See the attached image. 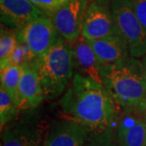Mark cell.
<instances>
[{
    "mask_svg": "<svg viewBox=\"0 0 146 146\" xmlns=\"http://www.w3.org/2000/svg\"><path fill=\"white\" fill-rule=\"evenodd\" d=\"M59 105L64 113L92 133L112 127L119 115V106L104 85L79 73H75Z\"/></svg>",
    "mask_w": 146,
    "mask_h": 146,
    "instance_id": "obj_1",
    "label": "cell"
},
{
    "mask_svg": "<svg viewBox=\"0 0 146 146\" xmlns=\"http://www.w3.org/2000/svg\"><path fill=\"white\" fill-rule=\"evenodd\" d=\"M102 84L115 102L125 112L145 114L146 68L143 61L131 56L102 65Z\"/></svg>",
    "mask_w": 146,
    "mask_h": 146,
    "instance_id": "obj_2",
    "label": "cell"
},
{
    "mask_svg": "<svg viewBox=\"0 0 146 146\" xmlns=\"http://www.w3.org/2000/svg\"><path fill=\"white\" fill-rule=\"evenodd\" d=\"M42 84L45 99L57 98L66 92L75 75V57L71 43L62 36L31 64Z\"/></svg>",
    "mask_w": 146,
    "mask_h": 146,
    "instance_id": "obj_3",
    "label": "cell"
},
{
    "mask_svg": "<svg viewBox=\"0 0 146 146\" xmlns=\"http://www.w3.org/2000/svg\"><path fill=\"white\" fill-rule=\"evenodd\" d=\"M110 11L121 36L127 44L131 57L146 55V30L139 21L129 0H112Z\"/></svg>",
    "mask_w": 146,
    "mask_h": 146,
    "instance_id": "obj_4",
    "label": "cell"
},
{
    "mask_svg": "<svg viewBox=\"0 0 146 146\" xmlns=\"http://www.w3.org/2000/svg\"><path fill=\"white\" fill-rule=\"evenodd\" d=\"M16 33L18 42L27 45L36 57L46 52L61 36L46 15L28 23Z\"/></svg>",
    "mask_w": 146,
    "mask_h": 146,
    "instance_id": "obj_5",
    "label": "cell"
},
{
    "mask_svg": "<svg viewBox=\"0 0 146 146\" xmlns=\"http://www.w3.org/2000/svg\"><path fill=\"white\" fill-rule=\"evenodd\" d=\"M88 0H71L50 16L59 35L69 43L81 36Z\"/></svg>",
    "mask_w": 146,
    "mask_h": 146,
    "instance_id": "obj_6",
    "label": "cell"
},
{
    "mask_svg": "<svg viewBox=\"0 0 146 146\" xmlns=\"http://www.w3.org/2000/svg\"><path fill=\"white\" fill-rule=\"evenodd\" d=\"M120 33L111 14L110 7L103 0L93 1L87 9L81 36L92 41Z\"/></svg>",
    "mask_w": 146,
    "mask_h": 146,
    "instance_id": "obj_7",
    "label": "cell"
},
{
    "mask_svg": "<svg viewBox=\"0 0 146 146\" xmlns=\"http://www.w3.org/2000/svg\"><path fill=\"white\" fill-rule=\"evenodd\" d=\"M91 131L72 118L55 121L50 127L45 146H84Z\"/></svg>",
    "mask_w": 146,
    "mask_h": 146,
    "instance_id": "obj_8",
    "label": "cell"
},
{
    "mask_svg": "<svg viewBox=\"0 0 146 146\" xmlns=\"http://www.w3.org/2000/svg\"><path fill=\"white\" fill-rule=\"evenodd\" d=\"M44 15L29 0H0L2 25L15 31Z\"/></svg>",
    "mask_w": 146,
    "mask_h": 146,
    "instance_id": "obj_9",
    "label": "cell"
},
{
    "mask_svg": "<svg viewBox=\"0 0 146 146\" xmlns=\"http://www.w3.org/2000/svg\"><path fill=\"white\" fill-rule=\"evenodd\" d=\"M116 135L120 146H146L145 115L123 111L118 118Z\"/></svg>",
    "mask_w": 146,
    "mask_h": 146,
    "instance_id": "obj_10",
    "label": "cell"
},
{
    "mask_svg": "<svg viewBox=\"0 0 146 146\" xmlns=\"http://www.w3.org/2000/svg\"><path fill=\"white\" fill-rule=\"evenodd\" d=\"M71 45L75 57V69L77 71L76 73L102 84L101 77L102 65L98 62L89 40L81 36Z\"/></svg>",
    "mask_w": 146,
    "mask_h": 146,
    "instance_id": "obj_11",
    "label": "cell"
},
{
    "mask_svg": "<svg viewBox=\"0 0 146 146\" xmlns=\"http://www.w3.org/2000/svg\"><path fill=\"white\" fill-rule=\"evenodd\" d=\"M19 94L21 110L36 108L45 99L38 75L31 64L24 65L22 67Z\"/></svg>",
    "mask_w": 146,
    "mask_h": 146,
    "instance_id": "obj_12",
    "label": "cell"
},
{
    "mask_svg": "<svg viewBox=\"0 0 146 146\" xmlns=\"http://www.w3.org/2000/svg\"><path fill=\"white\" fill-rule=\"evenodd\" d=\"M101 65L114 63L130 56L127 44L120 35L89 41Z\"/></svg>",
    "mask_w": 146,
    "mask_h": 146,
    "instance_id": "obj_13",
    "label": "cell"
},
{
    "mask_svg": "<svg viewBox=\"0 0 146 146\" xmlns=\"http://www.w3.org/2000/svg\"><path fill=\"white\" fill-rule=\"evenodd\" d=\"M2 146H37L33 131L20 123L7 126L2 133Z\"/></svg>",
    "mask_w": 146,
    "mask_h": 146,
    "instance_id": "obj_14",
    "label": "cell"
},
{
    "mask_svg": "<svg viewBox=\"0 0 146 146\" xmlns=\"http://www.w3.org/2000/svg\"><path fill=\"white\" fill-rule=\"evenodd\" d=\"M22 67L9 64L0 68L1 88L4 89L10 94L12 99L21 110V101L19 94V86L21 81Z\"/></svg>",
    "mask_w": 146,
    "mask_h": 146,
    "instance_id": "obj_15",
    "label": "cell"
},
{
    "mask_svg": "<svg viewBox=\"0 0 146 146\" xmlns=\"http://www.w3.org/2000/svg\"><path fill=\"white\" fill-rule=\"evenodd\" d=\"M20 108L11 95L0 87V123L1 128L16 119Z\"/></svg>",
    "mask_w": 146,
    "mask_h": 146,
    "instance_id": "obj_16",
    "label": "cell"
},
{
    "mask_svg": "<svg viewBox=\"0 0 146 146\" xmlns=\"http://www.w3.org/2000/svg\"><path fill=\"white\" fill-rule=\"evenodd\" d=\"M17 43L16 31L2 25L0 33V67L8 60Z\"/></svg>",
    "mask_w": 146,
    "mask_h": 146,
    "instance_id": "obj_17",
    "label": "cell"
},
{
    "mask_svg": "<svg viewBox=\"0 0 146 146\" xmlns=\"http://www.w3.org/2000/svg\"><path fill=\"white\" fill-rule=\"evenodd\" d=\"M36 58V56L32 52L31 50L27 46V45L23 42H18L8 60L6 62L4 65L0 67V68H4L9 64L23 67L24 65L32 64Z\"/></svg>",
    "mask_w": 146,
    "mask_h": 146,
    "instance_id": "obj_18",
    "label": "cell"
},
{
    "mask_svg": "<svg viewBox=\"0 0 146 146\" xmlns=\"http://www.w3.org/2000/svg\"><path fill=\"white\" fill-rule=\"evenodd\" d=\"M84 146H120L115 128L110 127L102 132L90 134Z\"/></svg>",
    "mask_w": 146,
    "mask_h": 146,
    "instance_id": "obj_19",
    "label": "cell"
},
{
    "mask_svg": "<svg viewBox=\"0 0 146 146\" xmlns=\"http://www.w3.org/2000/svg\"><path fill=\"white\" fill-rule=\"evenodd\" d=\"M38 7L42 12L48 16H50L61 7L71 0H29Z\"/></svg>",
    "mask_w": 146,
    "mask_h": 146,
    "instance_id": "obj_20",
    "label": "cell"
},
{
    "mask_svg": "<svg viewBox=\"0 0 146 146\" xmlns=\"http://www.w3.org/2000/svg\"><path fill=\"white\" fill-rule=\"evenodd\" d=\"M139 21L146 30V0H129Z\"/></svg>",
    "mask_w": 146,
    "mask_h": 146,
    "instance_id": "obj_21",
    "label": "cell"
},
{
    "mask_svg": "<svg viewBox=\"0 0 146 146\" xmlns=\"http://www.w3.org/2000/svg\"><path fill=\"white\" fill-rule=\"evenodd\" d=\"M143 62H144V63H145V68H146V55L145 56V58H144V59H143Z\"/></svg>",
    "mask_w": 146,
    "mask_h": 146,
    "instance_id": "obj_22",
    "label": "cell"
},
{
    "mask_svg": "<svg viewBox=\"0 0 146 146\" xmlns=\"http://www.w3.org/2000/svg\"><path fill=\"white\" fill-rule=\"evenodd\" d=\"M145 119H146V112H145Z\"/></svg>",
    "mask_w": 146,
    "mask_h": 146,
    "instance_id": "obj_23",
    "label": "cell"
},
{
    "mask_svg": "<svg viewBox=\"0 0 146 146\" xmlns=\"http://www.w3.org/2000/svg\"><path fill=\"white\" fill-rule=\"evenodd\" d=\"M1 146H2V145H1Z\"/></svg>",
    "mask_w": 146,
    "mask_h": 146,
    "instance_id": "obj_24",
    "label": "cell"
}]
</instances>
